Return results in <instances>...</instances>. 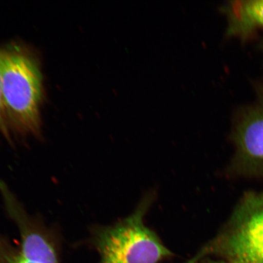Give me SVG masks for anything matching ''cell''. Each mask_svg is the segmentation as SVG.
<instances>
[{
  "instance_id": "cell-1",
  "label": "cell",
  "mask_w": 263,
  "mask_h": 263,
  "mask_svg": "<svg viewBox=\"0 0 263 263\" xmlns=\"http://www.w3.org/2000/svg\"><path fill=\"white\" fill-rule=\"evenodd\" d=\"M214 256L235 263H263V192L249 191L215 238L185 263Z\"/></svg>"
},
{
  "instance_id": "cell-2",
  "label": "cell",
  "mask_w": 263,
  "mask_h": 263,
  "mask_svg": "<svg viewBox=\"0 0 263 263\" xmlns=\"http://www.w3.org/2000/svg\"><path fill=\"white\" fill-rule=\"evenodd\" d=\"M152 197H146L133 214L112 226L93 230L100 263H158L172 253L155 232L144 224Z\"/></svg>"
},
{
  "instance_id": "cell-3",
  "label": "cell",
  "mask_w": 263,
  "mask_h": 263,
  "mask_svg": "<svg viewBox=\"0 0 263 263\" xmlns=\"http://www.w3.org/2000/svg\"><path fill=\"white\" fill-rule=\"evenodd\" d=\"M2 93L5 113L16 129L40 131L42 79L37 66L18 52H0Z\"/></svg>"
},
{
  "instance_id": "cell-4",
  "label": "cell",
  "mask_w": 263,
  "mask_h": 263,
  "mask_svg": "<svg viewBox=\"0 0 263 263\" xmlns=\"http://www.w3.org/2000/svg\"><path fill=\"white\" fill-rule=\"evenodd\" d=\"M233 154L227 170L233 178L263 179V91L236 118L231 136Z\"/></svg>"
},
{
  "instance_id": "cell-5",
  "label": "cell",
  "mask_w": 263,
  "mask_h": 263,
  "mask_svg": "<svg viewBox=\"0 0 263 263\" xmlns=\"http://www.w3.org/2000/svg\"><path fill=\"white\" fill-rule=\"evenodd\" d=\"M0 194L10 218L21 238L20 252L26 259L38 263H58L54 236L44 223L29 215L8 186L0 180Z\"/></svg>"
},
{
  "instance_id": "cell-6",
  "label": "cell",
  "mask_w": 263,
  "mask_h": 263,
  "mask_svg": "<svg viewBox=\"0 0 263 263\" xmlns=\"http://www.w3.org/2000/svg\"><path fill=\"white\" fill-rule=\"evenodd\" d=\"M222 11L228 18L229 36L246 39L263 28V0L230 1Z\"/></svg>"
},
{
  "instance_id": "cell-7",
  "label": "cell",
  "mask_w": 263,
  "mask_h": 263,
  "mask_svg": "<svg viewBox=\"0 0 263 263\" xmlns=\"http://www.w3.org/2000/svg\"><path fill=\"white\" fill-rule=\"evenodd\" d=\"M0 263H38L28 260L3 236H0Z\"/></svg>"
},
{
  "instance_id": "cell-8",
  "label": "cell",
  "mask_w": 263,
  "mask_h": 263,
  "mask_svg": "<svg viewBox=\"0 0 263 263\" xmlns=\"http://www.w3.org/2000/svg\"><path fill=\"white\" fill-rule=\"evenodd\" d=\"M5 115L6 113L2 93L1 73H0V132L6 139L11 142V136H10L8 125L5 120Z\"/></svg>"
},
{
  "instance_id": "cell-9",
  "label": "cell",
  "mask_w": 263,
  "mask_h": 263,
  "mask_svg": "<svg viewBox=\"0 0 263 263\" xmlns=\"http://www.w3.org/2000/svg\"><path fill=\"white\" fill-rule=\"evenodd\" d=\"M197 263H235L230 262L223 259H220V260H213V259H206L205 261H199Z\"/></svg>"
}]
</instances>
